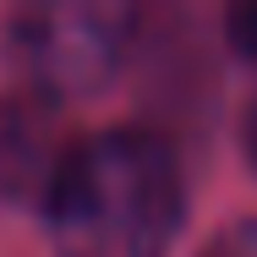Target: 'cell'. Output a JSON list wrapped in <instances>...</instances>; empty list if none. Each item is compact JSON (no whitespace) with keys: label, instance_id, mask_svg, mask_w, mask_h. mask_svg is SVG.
<instances>
[{"label":"cell","instance_id":"277c9868","mask_svg":"<svg viewBox=\"0 0 257 257\" xmlns=\"http://www.w3.org/2000/svg\"><path fill=\"white\" fill-rule=\"evenodd\" d=\"M203 257H257V224H252V219H241V224L219 230V235L208 241Z\"/></svg>","mask_w":257,"mask_h":257},{"label":"cell","instance_id":"7a4b0ae2","mask_svg":"<svg viewBox=\"0 0 257 257\" xmlns=\"http://www.w3.org/2000/svg\"><path fill=\"white\" fill-rule=\"evenodd\" d=\"M137 11L115 0H60V6H33L11 28V55L22 77L33 82L39 99H82L99 93L120 71L132 50Z\"/></svg>","mask_w":257,"mask_h":257},{"label":"cell","instance_id":"3957f363","mask_svg":"<svg viewBox=\"0 0 257 257\" xmlns=\"http://www.w3.org/2000/svg\"><path fill=\"white\" fill-rule=\"evenodd\" d=\"M71 148L77 143H66L50 99H39L33 88L0 99V197L44 208Z\"/></svg>","mask_w":257,"mask_h":257},{"label":"cell","instance_id":"6da1fadb","mask_svg":"<svg viewBox=\"0 0 257 257\" xmlns=\"http://www.w3.org/2000/svg\"><path fill=\"white\" fill-rule=\"evenodd\" d=\"M44 219L60 257H170L186 219L175 154L137 126L99 132L71 148Z\"/></svg>","mask_w":257,"mask_h":257},{"label":"cell","instance_id":"5b68a950","mask_svg":"<svg viewBox=\"0 0 257 257\" xmlns=\"http://www.w3.org/2000/svg\"><path fill=\"white\" fill-rule=\"evenodd\" d=\"M230 39H235V50H241V55H252V60H257V6H246V11L230 17Z\"/></svg>","mask_w":257,"mask_h":257},{"label":"cell","instance_id":"8992f818","mask_svg":"<svg viewBox=\"0 0 257 257\" xmlns=\"http://www.w3.org/2000/svg\"><path fill=\"white\" fill-rule=\"evenodd\" d=\"M246 159L257 164V104L246 109Z\"/></svg>","mask_w":257,"mask_h":257}]
</instances>
